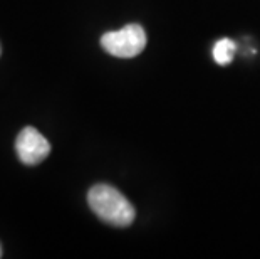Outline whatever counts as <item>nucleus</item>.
Listing matches in <instances>:
<instances>
[{
    "label": "nucleus",
    "instance_id": "1",
    "mask_svg": "<svg viewBox=\"0 0 260 259\" xmlns=\"http://www.w3.org/2000/svg\"><path fill=\"white\" fill-rule=\"evenodd\" d=\"M87 204L103 222L116 227H128L136 217L131 202L118 189L108 184L94 185L87 194Z\"/></svg>",
    "mask_w": 260,
    "mask_h": 259
},
{
    "label": "nucleus",
    "instance_id": "5",
    "mask_svg": "<svg viewBox=\"0 0 260 259\" xmlns=\"http://www.w3.org/2000/svg\"><path fill=\"white\" fill-rule=\"evenodd\" d=\"M2 254H4V252H2V246H0V257H2Z\"/></svg>",
    "mask_w": 260,
    "mask_h": 259
},
{
    "label": "nucleus",
    "instance_id": "4",
    "mask_svg": "<svg viewBox=\"0 0 260 259\" xmlns=\"http://www.w3.org/2000/svg\"><path fill=\"white\" fill-rule=\"evenodd\" d=\"M235 42L230 39H220L217 44L213 46V59L217 61L218 64L226 66L229 63L234 61L235 56Z\"/></svg>",
    "mask_w": 260,
    "mask_h": 259
},
{
    "label": "nucleus",
    "instance_id": "3",
    "mask_svg": "<svg viewBox=\"0 0 260 259\" xmlns=\"http://www.w3.org/2000/svg\"><path fill=\"white\" fill-rule=\"evenodd\" d=\"M15 152L22 163L37 165L44 162L51 153V145L41 131H37L32 126H25L15 140Z\"/></svg>",
    "mask_w": 260,
    "mask_h": 259
},
{
    "label": "nucleus",
    "instance_id": "2",
    "mask_svg": "<svg viewBox=\"0 0 260 259\" xmlns=\"http://www.w3.org/2000/svg\"><path fill=\"white\" fill-rule=\"evenodd\" d=\"M101 46L104 51L114 57H135L146 47L145 29L138 24H128L119 31L106 32L101 37Z\"/></svg>",
    "mask_w": 260,
    "mask_h": 259
},
{
    "label": "nucleus",
    "instance_id": "6",
    "mask_svg": "<svg viewBox=\"0 0 260 259\" xmlns=\"http://www.w3.org/2000/svg\"><path fill=\"white\" fill-rule=\"evenodd\" d=\"M0 52H2V49H0Z\"/></svg>",
    "mask_w": 260,
    "mask_h": 259
}]
</instances>
